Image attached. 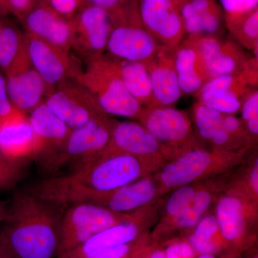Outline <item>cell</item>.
Masks as SVG:
<instances>
[{"label":"cell","instance_id":"obj_1","mask_svg":"<svg viewBox=\"0 0 258 258\" xmlns=\"http://www.w3.org/2000/svg\"><path fill=\"white\" fill-rule=\"evenodd\" d=\"M66 208L31 191L15 195L0 235L13 258H57Z\"/></svg>","mask_w":258,"mask_h":258},{"label":"cell","instance_id":"obj_2","mask_svg":"<svg viewBox=\"0 0 258 258\" xmlns=\"http://www.w3.org/2000/svg\"><path fill=\"white\" fill-rule=\"evenodd\" d=\"M137 158L123 152L103 150L81 167L52 179V191L64 203L88 193L107 192L125 186L145 174Z\"/></svg>","mask_w":258,"mask_h":258},{"label":"cell","instance_id":"obj_3","mask_svg":"<svg viewBox=\"0 0 258 258\" xmlns=\"http://www.w3.org/2000/svg\"><path fill=\"white\" fill-rule=\"evenodd\" d=\"M74 80L86 88L103 113L138 119L144 107L128 92L106 54L90 59Z\"/></svg>","mask_w":258,"mask_h":258},{"label":"cell","instance_id":"obj_4","mask_svg":"<svg viewBox=\"0 0 258 258\" xmlns=\"http://www.w3.org/2000/svg\"><path fill=\"white\" fill-rule=\"evenodd\" d=\"M114 119L102 113L79 128L72 129L64 144L52 155L38 163L47 174H55L66 166L72 170L92 160L106 149L111 139Z\"/></svg>","mask_w":258,"mask_h":258},{"label":"cell","instance_id":"obj_5","mask_svg":"<svg viewBox=\"0 0 258 258\" xmlns=\"http://www.w3.org/2000/svg\"><path fill=\"white\" fill-rule=\"evenodd\" d=\"M109 13L113 28L106 54L144 64L157 55L161 47L144 28L139 16L138 0H128Z\"/></svg>","mask_w":258,"mask_h":258},{"label":"cell","instance_id":"obj_6","mask_svg":"<svg viewBox=\"0 0 258 258\" xmlns=\"http://www.w3.org/2000/svg\"><path fill=\"white\" fill-rule=\"evenodd\" d=\"M136 218L132 214L116 213L93 204L71 205L66 208L61 218L57 257L101 231Z\"/></svg>","mask_w":258,"mask_h":258},{"label":"cell","instance_id":"obj_7","mask_svg":"<svg viewBox=\"0 0 258 258\" xmlns=\"http://www.w3.org/2000/svg\"><path fill=\"white\" fill-rule=\"evenodd\" d=\"M137 120L157 139L164 157L181 155L198 147L191 118L184 111L174 107H144Z\"/></svg>","mask_w":258,"mask_h":258},{"label":"cell","instance_id":"obj_8","mask_svg":"<svg viewBox=\"0 0 258 258\" xmlns=\"http://www.w3.org/2000/svg\"><path fill=\"white\" fill-rule=\"evenodd\" d=\"M238 155L230 151L193 148L164 166L159 174V180L166 189L189 185L227 169L232 164V160H237Z\"/></svg>","mask_w":258,"mask_h":258},{"label":"cell","instance_id":"obj_9","mask_svg":"<svg viewBox=\"0 0 258 258\" xmlns=\"http://www.w3.org/2000/svg\"><path fill=\"white\" fill-rule=\"evenodd\" d=\"M257 57L243 72L210 79L195 95L198 101L223 114L240 111L246 95L257 86Z\"/></svg>","mask_w":258,"mask_h":258},{"label":"cell","instance_id":"obj_10","mask_svg":"<svg viewBox=\"0 0 258 258\" xmlns=\"http://www.w3.org/2000/svg\"><path fill=\"white\" fill-rule=\"evenodd\" d=\"M71 23L72 50L86 61L105 54L113 28L109 12L93 5H81Z\"/></svg>","mask_w":258,"mask_h":258},{"label":"cell","instance_id":"obj_11","mask_svg":"<svg viewBox=\"0 0 258 258\" xmlns=\"http://www.w3.org/2000/svg\"><path fill=\"white\" fill-rule=\"evenodd\" d=\"M44 102L50 111L71 129L82 126L104 113L87 90L74 79H66L57 85Z\"/></svg>","mask_w":258,"mask_h":258},{"label":"cell","instance_id":"obj_12","mask_svg":"<svg viewBox=\"0 0 258 258\" xmlns=\"http://www.w3.org/2000/svg\"><path fill=\"white\" fill-rule=\"evenodd\" d=\"M144 28L161 47L174 50L185 37L182 20L174 0H138Z\"/></svg>","mask_w":258,"mask_h":258},{"label":"cell","instance_id":"obj_13","mask_svg":"<svg viewBox=\"0 0 258 258\" xmlns=\"http://www.w3.org/2000/svg\"><path fill=\"white\" fill-rule=\"evenodd\" d=\"M24 33L30 63L47 85L50 92L62 81L74 79L81 72L82 69L71 54L31 34Z\"/></svg>","mask_w":258,"mask_h":258},{"label":"cell","instance_id":"obj_14","mask_svg":"<svg viewBox=\"0 0 258 258\" xmlns=\"http://www.w3.org/2000/svg\"><path fill=\"white\" fill-rule=\"evenodd\" d=\"M190 37L198 47L206 66L210 79L243 72L255 56L248 57L232 39L217 36Z\"/></svg>","mask_w":258,"mask_h":258},{"label":"cell","instance_id":"obj_15","mask_svg":"<svg viewBox=\"0 0 258 258\" xmlns=\"http://www.w3.org/2000/svg\"><path fill=\"white\" fill-rule=\"evenodd\" d=\"M20 22L25 32L58 47L66 53H71V18L59 14L45 0H37Z\"/></svg>","mask_w":258,"mask_h":258},{"label":"cell","instance_id":"obj_16","mask_svg":"<svg viewBox=\"0 0 258 258\" xmlns=\"http://www.w3.org/2000/svg\"><path fill=\"white\" fill-rule=\"evenodd\" d=\"M6 75L8 96L13 106L25 114L45 101L50 92L47 85L30 63L28 55L15 64Z\"/></svg>","mask_w":258,"mask_h":258},{"label":"cell","instance_id":"obj_17","mask_svg":"<svg viewBox=\"0 0 258 258\" xmlns=\"http://www.w3.org/2000/svg\"><path fill=\"white\" fill-rule=\"evenodd\" d=\"M157 193V184L152 179L144 178L113 191L86 194L74 205L91 203L116 213L128 214L150 203Z\"/></svg>","mask_w":258,"mask_h":258},{"label":"cell","instance_id":"obj_18","mask_svg":"<svg viewBox=\"0 0 258 258\" xmlns=\"http://www.w3.org/2000/svg\"><path fill=\"white\" fill-rule=\"evenodd\" d=\"M106 151L125 153L137 158L145 166L146 161L161 160L164 155L160 144L140 123L114 120L111 139Z\"/></svg>","mask_w":258,"mask_h":258},{"label":"cell","instance_id":"obj_19","mask_svg":"<svg viewBox=\"0 0 258 258\" xmlns=\"http://www.w3.org/2000/svg\"><path fill=\"white\" fill-rule=\"evenodd\" d=\"M0 152L13 160H35L37 143L28 114L15 108L0 118Z\"/></svg>","mask_w":258,"mask_h":258},{"label":"cell","instance_id":"obj_20","mask_svg":"<svg viewBox=\"0 0 258 258\" xmlns=\"http://www.w3.org/2000/svg\"><path fill=\"white\" fill-rule=\"evenodd\" d=\"M186 37H222L225 14L217 0H186L178 5Z\"/></svg>","mask_w":258,"mask_h":258},{"label":"cell","instance_id":"obj_21","mask_svg":"<svg viewBox=\"0 0 258 258\" xmlns=\"http://www.w3.org/2000/svg\"><path fill=\"white\" fill-rule=\"evenodd\" d=\"M172 50L161 47L152 60L144 64L150 76L154 106L173 107L184 95L178 81Z\"/></svg>","mask_w":258,"mask_h":258},{"label":"cell","instance_id":"obj_22","mask_svg":"<svg viewBox=\"0 0 258 258\" xmlns=\"http://www.w3.org/2000/svg\"><path fill=\"white\" fill-rule=\"evenodd\" d=\"M28 117L37 143V163L52 155L64 144L72 129L47 108L45 102Z\"/></svg>","mask_w":258,"mask_h":258},{"label":"cell","instance_id":"obj_23","mask_svg":"<svg viewBox=\"0 0 258 258\" xmlns=\"http://www.w3.org/2000/svg\"><path fill=\"white\" fill-rule=\"evenodd\" d=\"M180 88L184 94L195 96L210 81L208 70L198 47L186 37L172 50Z\"/></svg>","mask_w":258,"mask_h":258},{"label":"cell","instance_id":"obj_24","mask_svg":"<svg viewBox=\"0 0 258 258\" xmlns=\"http://www.w3.org/2000/svg\"><path fill=\"white\" fill-rule=\"evenodd\" d=\"M135 219L121 222L98 232L75 248L63 252L57 258H85L88 254L122 244H130L139 234V227Z\"/></svg>","mask_w":258,"mask_h":258},{"label":"cell","instance_id":"obj_25","mask_svg":"<svg viewBox=\"0 0 258 258\" xmlns=\"http://www.w3.org/2000/svg\"><path fill=\"white\" fill-rule=\"evenodd\" d=\"M215 217L223 240L237 242L243 237L247 229L249 208L238 195L227 194L217 203Z\"/></svg>","mask_w":258,"mask_h":258},{"label":"cell","instance_id":"obj_26","mask_svg":"<svg viewBox=\"0 0 258 258\" xmlns=\"http://www.w3.org/2000/svg\"><path fill=\"white\" fill-rule=\"evenodd\" d=\"M105 54L131 95L142 106H154L150 76L145 64Z\"/></svg>","mask_w":258,"mask_h":258},{"label":"cell","instance_id":"obj_27","mask_svg":"<svg viewBox=\"0 0 258 258\" xmlns=\"http://www.w3.org/2000/svg\"><path fill=\"white\" fill-rule=\"evenodd\" d=\"M25 33L0 17V69L5 74L27 55Z\"/></svg>","mask_w":258,"mask_h":258},{"label":"cell","instance_id":"obj_28","mask_svg":"<svg viewBox=\"0 0 258 258\" xmlns=\"http://www.w3.org/2000/svg\"><path fill=\"white\" fill-rule=\"evenodd\" d=\"M216 217L209 215L197 224L189 243L195 252L200 254H213L221 249L223 241Z\"/></svg>","mask_w":258,"mask_h":258},{"label":"cell","instance_id":"obj_29","mask_svg":"<svg viewBox=\"0 0 258 258\" xmlns=\"http://www.w3.org/2000/svg\"><path fill=\"white\" fill-rule=\"evenodd\" d=\"M232 40L242 48L254 52L257 57L258 9L241 17L230 23H226Z\"/></svg>","mask_w":258,"mask_h":258},{"label":"cell","instance_id":"obj_30","mask_svg":"<svg viewBox=\"0 0 258 258\" xmlns=\"http://www.w3.org/2000/svg\"><path fill=\"white\" fill-rule=\"evenodd\" d=\"M212 202L211 191L207 189L197 190L184 211L173 221L174 225L180 229H189L195 227L203 218Z\"/></svg>","mask_w":258,"mask_h":258},{"label":"cell","instance_id":"obj_31","mask_svg":"<svg viewBox=\"0 0 258 258\" xmlns=\"http://www.w3.org/2000/svg\"><path fill=\"white\" fill-rule=\"evenodd\" d=\"M224 115L197 101L193 106V119L199 137L210 142L215 132L221 126Z\"/></svg>","mask_w":258,"mask_h":258},{"label":"cell","instance_id":"obj_32","mask_svg":"<svg viewBox=\"0 0 258 258\" xmlns=\"http://www.w3.org/2000/svg\"><path fill=\"white\" fill-rule=\"evenodd\" d=\"M27 161L10 159L0 152V191L14 187L25 177L27 172Z\"/></svg>","mask_w":258,"mask_h":258},{"label":"cell","instance_id":"obj_33","mask_svg":"<svg viewBox=\"0 0 258 258\" xmlns=\"http://www.w3.org/2000/svg\"><path fill=\"white\" fill-rule=\"evenodd\" d=\"M176 189L169 198L166 206V215L173 221L184 211L197 191L190 185L180 186Z\"/></svg>","mask_w":258,"mask_h":258},{"label":"cell","instance_id":"obj_34","mask_svg":"<svg viewBox=\"0 0 258 258\" xmlns=\"http://www.w3.org/2000/svg\"><path fill=\"white\" fill-rule=\"evenodd\" d=\"M225 24L234 21L258 9V0H220Z\"/></svg>","mask_w":258,"mask_h":258},{"label":"cell","instance_id":"obj_35","mask_svg":"<svg viewBox=\"0 0 258 258\" xmlns=\"http://www.w3.org/2000/svg\"><path fill=\"white\" fill-rule=\"evenodd\" d=\"M242 121H248L252 118L258 117V91L257 88L249 91L242 101L240 111Z\"/></svg>","mask_w":258,"mask_h":258},{"label":"cell","instance_id":"obj_36","mask_svg":"<svg viewBox=\"0 0 258 258\" xmlns=\"http://www.w3.org/2000/svg\"><path fill=\"white\" fill-rule=\"evenodd\" d=\"M52 9L66 17L72 18L82 5V0H45Z\"/></svg>","mask_w":258,"mask_h":258},{"label":"cell","instance_id":"obj_37","mask_svg":"<svg viewBox=\"0 0 258 258\" xmlns=\"http://www.w3.org/2000/svg\"><path fill=\"white\" fill-rule=\"evenodd\" d=\"M132 249L131 244H122L97 251L85 258H128Z\"/></svg>","mask_w":258,"mask_h":258},{"label":"cell","instance_id":"obj_38","mask_svg":"<svg viewBox=\"0 0 258 258\" xmlns=\"http://www.w3.org/2000/svg\"><path fill=\"white\" fill-rule=\"evenodd\" d=\"M195 249L189 242H176L166 249V258H195Z\"/></svg>","mask_w":258,"mask_h":258},{"label":"cell","instance_id":"obj_39","mask_svg":"<svg viewBox=\"0 0 258 258\" xmlns=\"http://www.w3.org/2000/svg\"><path fill=\"white\" fill-rule=\"evenodd\" d=\"M37 0H8L10 15H14L19 20L31 9Z\"/></svg>","mask_w":258,"mask_h":258},{"label":"cell","instance_id":"obj_40","mask_svg":"<svg viewBox=\"0 0 258 258\" xmlns=\"http://www.w3.org/2000/svg\"><path fill=\"white\" fill-rule=\"evenodd\" d=\"M14 108L8 96L6 79L0 74V118L9 114Z\"/></svg>","mask_w":258,"mask_h":258},{"label":"cell","instance_id":"obj_41","mask_svg":"<svg viewBox=\"0 0 258 258\" xmlns=\"http://www.w3.org/2000/svg\"><path fill=\"white\" fill-rule=\"evenodd\" d=\"M128 1V0H82L81 5H93L111 12L124 5Z\"/></svg>","mask_w":258,"mask_h":258},{"label":"cell","instance_id":"obj_42","mask_svg":"<svg viewBox=\"0 0 258 258\" xmlns=\"http://www.w3.org/2000/svg\"><path fill=\"white\" fill-rule=\"evenodd\" d=\"M249 186L252 190L254 196L257 197L258 194V160L254 161L253 167L249 174Z\"/></svg>","mask_w":258,"mask_h":258},{"label":"cell","instance_id":"obj_43","mask_svg":"<svg viewBox=\"0 0 258 258\" xmlns=\"http://www.w3.org/2000/svg\"><path fill=\"white\" fill-rule=\"evenodd\" d=\"M10 205L0 200V222H5L9 215Z\"/></svg>","mask_w":258,"mask_h":258},{"label":"cell","instance_id":"obj_44","mask_svg":"<svg viewBox=\"0 0 258 258\" xmlns=\"http://www.w3.org/2000/svg\"><path fill=\"white\" fill-rule=\"evenodd\" d=\"M10 15L8 0H0V17L8 18Z\"/></svg>","mask_w":258,"mask_h":258},{"label":"cell","instance_id":"obj_45","mask_svg":"<svg viewBox=\"0 0 258 258\" xmlns=\"http://www.w3.org/2000/svg\"><path fill=\"white\" fill-rule=\"evenodd\" d=\"M0 258H13L0 235Z\"/></svg>","mask_w":258,"mask_h":258},{"label":"cell","instance_id":"obj_46","mask_svg":"<svg viewBox=\"0 0 258 258\" xmlns=\"http://www.w3.org/2000/svg\"><path fill=\"white\" fill-rule=\"evenodd\" d=\"M149 258H166L165 252L161 249H155L152 252Z\"/></svg>","mask_w":258,"mask_h":258},{"label":"cell","instance_id":"obj_47","mask_svg":"<svg viewBox=\"0 0 258 258\" xmlns=\"http://www.w3.org/2000/svg\"><path fill=\"white\" fill-rule=\"evenodd\" d=\"M197 258H216L215 257V256L213 255V254H200V256H199Z\"/></svg>","mask_w":258,"mask_h":258},{"label":"cell","instance_id":"obj_48","mask_svg":"<svg viewBox=\"0 0 258 258\" xmlns=\"http://www.w3.org/2000/svg\"><path fill=\"white\" fill-rule=\"evenodd\" d=\"M174 2H175V3L176 5H179L180 4H181V3H184V2L186 1V0H174Z\"/></svg>","mask_w":258,"mask_h":258},{"label":"cell","instance_id":"obj_49","mask_svg":"<svg viewBox=\"0 0 258 258\" xmlns=\"http://www.w3.org/2000/svg\"><path fill=\"white\" fill-rule=\"evenodd\" d=\"M254 258H257V257H254Z\"/></svg>","mask_w":258,"mask_h":258}]
</instances>
